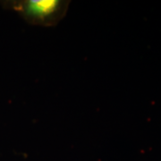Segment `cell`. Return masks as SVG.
I'll return each mask as SVG.
<instances>
[{"mask_svg":"<svg viewBox=\"0 0 161 161\" xmlns=\"http://www.w3.org/2000/svg\"><path fill=\"white\" fill-rule=\"evenodd\" d=\"M1 6L17 13L26 23L35 26L58 25L68 10V0H5Z\"/></svg>","mask_w":161,"mask_h":161,"instance_id":"cell-1","label":"cell"}]
</instances>
